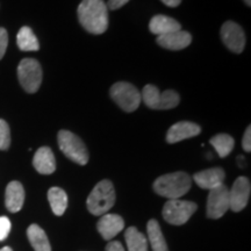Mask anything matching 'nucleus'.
Returning a JSON list of instances; mask_svg holds the SVG:
<instances>
[{"label":"nucleus","mask_w":251,"mask_h":251,"mask_svg":"<svg viewBox=\"0 0 251 251\" xmlns=\"http://www.w3.org/2000/svg\"><path fill=\"white\" fill-rule=\"evenodd\" d=\"M78 20L91 34H103L108 28V8L103 0H83L77 9Z\"/></svg>","instance_id":"1"},{"label":"nucleus","mask_w":251,"mask_h":251,"mask_svg":"<svg viewBox=\"0 0 251 251\" xmlns=\"http://www.w3.org/2000/svg\"><path fill=\"white\" fill-rule=\"evenodd\" d=\"M191 177L181 171L163 175L153 181V191L169 200L179 199L191 190Z\"/></svg>","instance_id":"2"},{"label":"nucleus","mask_w":251,"mask_h":251,"mask_svg":"<svg viewBox=\"0 0 251 251\" xmlns=\"http://www.w3.org/2000/svg\"><path fill=\"white\" fill-rule=\"evenodd\" d=\"M115 198L117 196L112 181L107 179L99 181L87 198V209L96 216L107 214L109 209L114 206Z\"/></svg>","instance_id":"3"},{"label":"nucleus","mask_w":251,"mask_h":251,"mask_svg":"<svg viewBox=\"0 0 251 251\" xmlns=\"http://www.w3.org/2000/svg\"><path fill=\"white\" fill-rule=\"evenodd\" d=\"M58 147L61 151L72 162L85 165L89 162V151L85 143L79 136L69 130H61L57 135Z\"/></svg>","instance_id":"4"},{"label":"nucleus","mask_w":251,"mask_h":251,"mask_svg":"<svg viewBox=\"0 0 251 251\" xmlns=\"http://www.w3.org/2000/svg\"><path fill=\"white\" fill-rule=\"evenodd\" d=\"M112 99L118 103L125 112H134L139 108L141 100L140 91L135 87L133 84L127 81H119L109 90Z\"/></svg>","instance_id":"5"},{"label":"nucleus","mask_w":251,"mask_h":251,"mask_svg":"<svg viewBox=\"0 0 251 251\" xmlns=\"http://www.w3.org/2000/svg\"><path fill=\"white\" fill-rule=\"evenodd\" d=\"M197 209L198 206L196 202L180 199H171L165 202L162 214L165 221L170 225L181 226L186 224Z\"/></svg>","instance_id":"6"},{"label":"nucleus","mask_w":251,"mask_h":251,"mask_svg":"<svg viewBox=\"0 0 251 251\" xmlns=\"http://www.w3.org/2000/svg\"><path fill=\"white\" fill-rule=\"evenodd\" d=\"M142 100L151 109H171L178 106L180 97L174 90H166L161 93L153 85H146L141 93Z\"/></svg>","instance_id":"7"},{"label":"nucleus","mask_w":251,"mask_h":251,"mask_svg":"<svg viewBox=\"0 0 251 251\" xmlns=\"http://www.w3.org/2000/svg\"><path fill=\"white\" fill-rule=\"evenodd\" d=\"M42 68L34 58H24L18 67V78L23 89L28 93H35L42 83Z\"/></svg>","instance_id":"8"},{"label":"nucleus","mask_w":251,"mask_h":251,"mask_svg":"<svg viewBox=\"0 0 251 251\" xmlns=\"http://www.w3.org/2000/svg\"><path fill=\"white\" fill-rule=\"evenodd\" d=\"M229 209V190L225 184L209 191L206 214L209 219L222 218Z\"/></svg>","instance_id":"9"},{"label":"nucleus","mask_w":251,"mask_h":251,"mask_svg":"<svg viewBox=\"0 0 251 251\" xmlns=\"http://www.w3.org/2000/svg\"><path fill=\"white\" fill-rule=\"evenodd\" d=\"M221 39L230 51L235 54H241L243 51L246 46V34L242 27L234 21H227L222 25Z\"/></svg>","instance_id":"10"},{"label":"nucleus","mask_w":251,"mask_h":251,"mask_svg":"<svg viewBox=\"0 0 251 251\" xmlns=\"http://www.w3.org/2000/svg\"><path fill=\"white\" fill-rule=\"evenodd\" d=\"M250 191V180L247 177H238L229 191V208L233 212L242 211L249 201Z\"/></svg>","instance_id":"11"},{"label":"nucleus","mask_w":251,"mask_h":251,"mask_svg":"<svg viewBox=\"0 0 251 251\" xmlns=\"http://www.w3.org/2000/svg\"><path fill=\"white\" fill-rule=\"evenodd\" d=\"M201 133V127L199 125L190 121H180L178 124L171 126L166 134V142L174 144L180 141L191 139L198 136Z\"/></svg>","instance_id":"12"},{"label":"nucleus","mask_w":251,"mask_h":251,"mask_svg":"<svg viewBox=\"0 0 251 251\" xmlns=\"http://www.w3.org/2000/svg\"><path fill=\"white\" fill-rule=\"evenodd\" d=\"M125 221L120 215L117 214H103L97 225L99 234L103 240L111 241L120 231L124 230Z\"/></svg>","instance_id":"13"},{"label":"nucleus","mask_w":251,"mask_h":251,"mask_svg":"<svg viewBox=\"0 0 251 251\" xmlns=\"http://www.w3.org/2000/svg\"><path fill=\"white\" fill-rule=\"evenodd\" d=\"M225 178L226 174L224 169L221 168L207 169V170L197 172V174L193 176V179L196 181L198 186L208 191H211L213 188L224 184Z\"/></svg>","instance_id":"14"},{"label":"nucleus","mask_w":251,"mask_h":251,"mask_svg":"<svg viewBox=\"0 0 251 251\" xmlns=\"http://www.w3.org/2000/svg\"><path fill=\"white\" fill-rule=\"evenodd\" d=\"M157 43L162 48L169 50H181L188 47L192 42V36L188 31L178 30L175 33L165 34L157 37Z\"/></svg>","instance_id":"15"},{"label":"nucleus","mask_w":251,"mask_h":251,"mask_svg":"<svg viewBox=\"0 0 251 251\" xmlns=\"http://www.w3.org/2000/svg\"><path fill=\"white\" fill-rule=\"evenodd\" d=\"M33 165L41 175H51L56 170V159L54 152L48 147H42L35 152Z\"/></svg>","instance_id":"16"},{"label":"nucleus","mask_w":251,"mask_h":251,"mask_svg":"<svg viewBox=\"0 0 251 251\" xmlns=\"http://www.w3.org/2000/svg\"><path fill=\"white\" fill-rule=\"evenodd\" d=\"M25 202V190L19 181H11L6 187L5 205L11 213H17L23 208Z\"/></svg>","instance_id":"17"},{"label":"nucleus","mask_w":251,"mask_h":251,"mask_svg":"<svg viewBox=\"0 0 251 251\" xmlns=\"http://www.w3.org/2000/svg\"><path fill=\"white\" fill-rule=\"evenodd\" d=\"M149 29L152 34L161 36L165 34L175 33L181 30L180 24L175 19L166 17V15H155L149 24Z\"/></svg>","instance_id":"18"},{"label":"nucleus","mask_w":251,"mask_h":251,"mask_svg":"<svg viewBox=\"0 0 251 251\" xmlns=\"http://www.w3.org/2000/svg\"><path fill=\"white\" fill-rule=\"evenodd\" d=\"M28 240L35 251H51L48 236L45 230L37 225H31L27 229Z\"/></svg>","instance_id":"19"},{"label":"nucleus","mask_w":251,"mask_h":251,"mask_svg":"<svg viewBox=\"0 0 251 251\" xmlns=\"http://www.w3.org/2000/svg\"><path fill=\"white\" fill-rule=\"evenodd\" d=\"M147 230H148L149 242L151 244L153 251H169L168 244L163 236L161 226L156 220H150L147 226Z\"/></svg>","instance_id":"20"},{"label":"nucleus","mask_w":251,"mask_h":251,"mask_svg":"<svg viewBox=\"0 0 251 251\" xmlns=\"http://www.w3.org/2000/svg\"><path fill=\"white\" fill-rule=\"evenodd\" d=\"M48 200L55 215L62 216L68 207V196L61 187H51L48 191Z\"/></svg>","instance_id":"21"},{"label":"nucleus","mask_w":251,"mask_h":251,"mask_svg":"<svg viewBox=\"0 0 251 251\" xmlns=\"http://www.w3.org/2000/svg\"><path fill=\"white\" fill-rule=\"evenodd\" d=\"M128 251H148V240L137 228L129 227L125 233Z\"/></svg>","instance_id":"22"},{"label":"nucleus","mask_w":251,"mask_h":251,"mask_svg":"<svg viewBox=\"0 0 251 251\" xmlns=\"http://www.w3.org/2000/svg\"><path fill=\"white\" fill-rule=\"evenodd\" d=\"M17 43L19 49L23 51H36L40 49V43L35 34L29 27H23L19 30L17 36Z\"/></svg>","instance_id":"23"},{"label":"nucleus","mask_w":251,"mask_h":251,"mask_svg":"<svg viewBox=\"0 0 251 251\" xmlns=\"http://www.w3.org/2000/svg\"><path fill=\"white\" fill-rule=\"evenodd\" d=\"M209 143L214 147L216 152L219 153V156L221 158L227 157L229 153L231 152V150L234 149L235 141L230 135L228 134H218L214 137H212Z\"/></svg>","instance_id":"24"},{"label":"nucleus","mask_w":251,"mask_h":251,"mask_svg":"<svg viewBox=\"0 0 251 251\" xmlns=\"http://www.w3.org/2000/svg\"><path fill=\"white\" fill-rule=\"evenodd\" d=\"M11 146V130L7 122L0 119V150H7Z\"/></svg>","instance_id":"25"},{"label":"nucleus","mask_w":251,"mask_h":251,"mask_svg":"<svg viewBox=\"0 0 251 251\" xmlns=\"http://www.w3.org/2000/svg\"><path fill=\"white\" fill-rule=\"evenodd\" d=\"M11 231V221L7 216H0V242L7 238Z\"/></svg>","instance_id":"26"},{"label":"nucleus","mask_w":251,"mask_h":251,"mask_svg":"<svg viewBox=\"0 0 251 251\" xmlns=\"http://www.w3.org/2000/svg\"><path fill=\"white\" fill-rule=\"evenodd\" d=\"M8 45V34L5 28H0V59L4 57Z\"/></svg>","instance_id":"27"},{"label":"nucleus","mask_w":251,"mask_h":251,"mask_svg":"<svg viewBox=\"0 0 251 251\" xmlns=\"http://www.w3.org/2000/svg\"><path fill=\"white\" fill-rule=\"evenodd\" d=\"M242 147L243 150L247 152L251 151V128L250 126L247 128V130L244 131L243 140H242Z\"/></svg>","instance_id":"28"},{"label":"nucleus","mask_w":251,"mask_h":251,"mask_svg":"<svg viewBox=\"0 0 251 251\" xmlns=\"http://www.w3.org/2000/svg\"><path fill=\"white\" fill-rule=\"evenodd\" d=\"M128 1H130V0H108L106 6H107V8L112 9V11H115V9H119L122 6H125Z\"/></svg>","instance_id":"29"},{"label":"nucleus","mask_w":251,"mask_h":251,"mask_svg":"<svg viewBox=\"0 0 251 251\" xmlns=\"http://www.w3.org/2000/svg\"><path fill=\"white\" fill-rule=\"evenodd\" d=\"M106 251H125V248L119 241H112L106 246Z\"/></svg>","instance_id":"30"},{"label":"nucleus","mask_w":251,"mask_h":251,"mask_svg":"<svg viewBox=\"0 0 251 251\" xmlns=\"http://www.w3.org/2000/svg\"><path fill=\"white\" fill-rule=\"evenodd\" d=\"M163 4L169 6V7H177L180 5L181 0H161Z\"/></svg>","instance_id":"31"},{"label":"nucleus","mask_w":251,"mask_h":251,"mask_svg":"<svg viewBox=\"0 0 251 251\" xmlns=\"http://www.w3.org/2000/svg\"><path fill=\"white\" fill-rule=\"evenodd\" d=\"M0 251H13V250H12L9 247H5V248H2V249Z\"/></svg>","instance_id":"32"},{"label":"nucleus","mask_w":251,"mask_h":251,"mask_svg":"<svg viewBox=\"0 0 251 251\" xmlns=\"http://www.w3.org/2000/svg\"><path fill=\"white\" fill-rule=\"evenodd\" d=\"M244 2H246V4L248 5V6H250L251 5V0H243Z\"/></svg>","instance_id":"33"}]
</instances>
